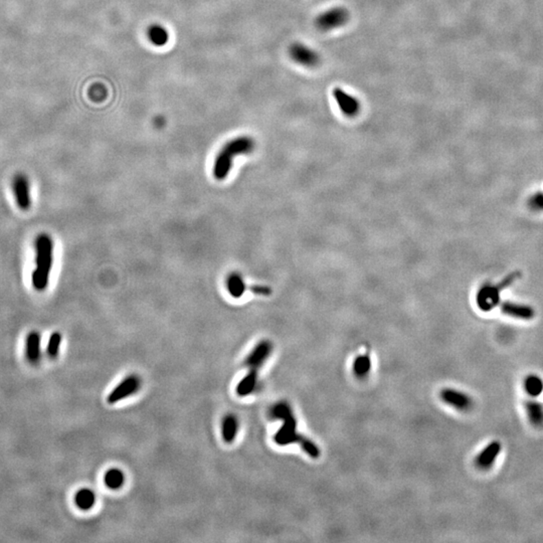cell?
<instances>
[{"label":"cell","instance_id":"obj_7","mask_svg":"<svg viewBox=\"0 0 543 543\" xmlns=\"http://www.w3.org/2000/svg\"><path fill=\"white\" fill-rule=\"evenodd\" d=\"M289 56L296 64L308 68L317 66L320 62L317 51L302 43H292L289 47Z\"/></svg>","mask_w":543,"mask_h":543},{"label":"cell","instance_id":"obj_20","mask_svg":"<svg viewBox=\"0 0 543 543\" xmlns=\"http://www.w3.org/2000/svg\"><path fill=\"white\" fill-rule=\"evenodd\" d=\"M222 438L224 442L233 443L238 434V421L235 415H227L222 421Z\"/></svg>","mask_w":543,"mask_h":543},{"label":"cell","instance_id":"obj_18","mask_svg":"<svg viewBox=\"0 0 543 543\" xmlns=\"http://www.w3.org/2000/svg\"><path fill=\"white\" fill-rule=\"evenodd\" d=\"M525 391L531 397H538L543 393V380L538 374H529L523 382Z\"/></svg>","mask_w":543,"mask_h":543},{"label":"cell","instance_id":"obj_24","mask_svg":"<svg viewBox=\"0 0 543 543\" xmlns=\"http://www.w3.org/2000/svg\"><path fill=\"white\" fill-rule=\"evenodd\" d=\"M62 337L60 332L56 331L49 337V343L47 346V354L49 358H57L60 354V345H62Z\"/></svg>","mask_w":543,"mask_h":543},{"label":"cell","instance_id":"obj_26","mask_svg":"<svg viewBox=\"0 0 543 543\" xmlns=\"http://www.w3.org/2000/svg\"><path fill=\"white\" fill-rule=\"evenodd\" d=\"M253 293L256 294V295L259 296H270L272 294V289L268 286H264V285H254L252 288Z\"/></svg>","mask_w":543,"mask_h":543},{"label":"cell","instance_id":"obj_6","mask_svg":"<svg viewBox=\"0 0 543 543\" xmlns=\"http://www.w3.org/2000/svg\"><path fill=\"white\" fill-rule=\"evenodd\" d=\"M12 192H14L15 203L21 211H29L32 207V196H30V185L29 177L23 173H17L12 181Z\"/></svg>","mask_w":543,"mask_h":543},{"label":"cell","instance_id":"obj_2","mask_svg":"<svg viewBox=\"0 0 543 543\" xmlns=\"http://www.w3.org/2000/svg\"><path fill=\"white\" fill-rule=\"evenodd\" d=\"M255 146V140L250 136H239L224 144L213 162V174L216 181L226 179L233 168L235 157L250 154L254 151Z\"/></svg>","mask_w":543,"mask_h":543},{"label":"cell","instance_id":"obj_19","mask_svg":"<svg viewBox=\"0 0 543 543\" xmlns=\"http://www.w3.org/2000/svg\"><path fill=\"white\" fill-rule=\"evenodd\" d=\"M96 502V495L90 489H81L76 493L75 503L81 510H90Z\"/></svg>","mask_w":543,"mask_h":543},{"label":"cell","instance_id":"obj_13","mask_svg":"<svg viewBox=\"0 0 543 543\" xmlns=\"http://www.w3.org/2000/svg\"><path fill=\"white\" fill-rule=\"evenodd\" d=\"M501 311L504 314L510 316L514 319L531 320L535 316V310L529 305L519 304V303L505 301L502 303Z\"/></svg>","mask_w":543,"mask_h":543},{"label":"cell","instance_id":"obj_10","mask_svg":"<svg viewBox=\"0 0 543 543\" xmlns=\"http://www.w3.org/2000/svg\"><path fill=\"white\" fill-rule=\"evenodd\" d=\"M140 386V380L137 376H130L118 384L108 397V402L111 404H116L125 397L133 395Z\"/></svg>","mask_w":543,"mask_h":543},{"label":"cell","instance_id":"obj_21","mask_svg":"<svg viewBox=\"0 0 543 543\" xmlns=\"http://www.w3.org/2000/svg\"><path fill=\"white\" fill-rule=\"evenodd\" d=\"M257 380V371H251L240 382L237 393L240 397H246L254 391Z\"/></svg>","mask_w":543,"mask_h":543},{"label":"cell","instance_id":"obj_12","mask_svg":"<svg viewBox=\"0 0 543 543\" xmlns=\"http://www.w3.org/2000/svg\"><path fill=\"white\" fill-rule=\"evenodd\" d=\"M272 349L271 341L262 340L261 343L257 344L256 347L253 349L250 356L246 358V365L251 367L252 371H257V369L265 362L268 356L271 354Z\"/></svg>","mask_w":543,"mask_h":543},{"label":"cell","instance_id":"obj_9","mask_svg":"<svg viewBox=\"0 0 543 543\" xmlns=\"http://www.w3.org/2000/svg\"><path fill=\"white\" fill-rule=\"evenodd\" d=\"M332 94L339 109L345 116L354 118L360 111V103H359L358 99L348 94L343 89L338 88V86L333 89Z\"/></svg>","mask_w":543,"mask_h":543},{"label":"cell","instance_id":"obj_22","mask_svg":"<svg viewBox=\"0 0 543 543\" xmlns=\"http://www.w3.org/2000/svg\"><path fill=\"white\" fill-rule=\"evenodd\" d=\"M371 371V359L367 354L356 356L354 361V372L359 378H365Z\"/></svg>","mask_w":543,"mask_h":543},{"label":"cell","instance_id":"obj_3","mask_svg":"<svg viewBox=\"0 0 543 543\" xmlns=\"http://www.w3.org/2000/svg\"><path fill=\"white\" fill-rule=\"evenodd\" d=\"M53 264V239L47 233H40L36 239V266L32 273V287L36 291H45L49 286Z\"/></svg>","mask_w":543,"mask_h":543},{"label":"cell","instance_id":"obj_17","mask_svg":"<svg viewBox=\"0 0 543 543\" xmlns=\"http://www.w3.org/2000/svg\"><path fill=\"white\" fill-rule=\"evenodd\" d=\"M527 419L533 427H543V404L538 400H529L525 404Z\"/></svg>","mask_w":543,"mask_h":543},{"label":"cell","instance_id":"obj_8","mask_svg":"<svg viewBox=\"0 0 543 543\" xmlns=\"http://www.w3.org/2000/svg\"><path fill=\"white\" fill-rule=\"evenodd\" d=\"M440 397L448 406L461 412H467L473 408V400L470 395L457 389H443L441 391Z\"/></svg>","mask_w":543,"mask_h":543},{"label":"cell","instance_id":"obj_1","mask_svg":"<svg viewBox=\"0 0 543 543\" xmlns=\"http://www.w3.org/2000/svg\"><path fill=\"white\" fill-rule=\"evenodd\" d=\"M272 415L276 419H282L283 426L275 435V442L280 446H287L290 443H299L301 448L306 452L311 458L317 459L320 456V450L315 443L311 442L309 439L297 432V421L294 417L292 408L286 402H279L273 408Z\"/></svg>","mask_w":543,"mask_h":543},{"label":"cell","instance_id":"obj_15","mask_svg":"<svg viewBox=\"0 0 543 543\" xmlns=\"http://www.w3.org/2000/svg\"><path fill=\"white\" fill-rule=\"evenodd\" d=\"M227 289L231 297L235 299L243 297L246 289L243 276L238 272L231 273L227 279Z\"/></svg>","mask_w":543,"mask_h":543},{"label":"cell","instance_id":"obj_5","mask_svg":"<svg viewBox=\"0 0 543 543\" xmlns=\"http://www.w3.org/2000/svg\"><path fill=\"white\" fill-rule=\"evenodd\" d=\"M349 12L344 8H333L318 15L315 19V25L321 32H329L338 29L347 23Z\"/></svg>","mask_w":543,"mask_h":543},{"label":"cell","instance_id":"obj_4","mask_svg":"<svg viewBox=\"0 0 543 543\" xmlns=\"http://www.w3.org/2000/svg\"><path fill=\"white\" fill-rule=\"evenodd\" d=\"M520 277V273L514 272L509 276L505 277L500 283L497 284H484L480 288L476 296V304L478 308L483 312H489L496 308L500 303L501 292L505 288L509 287L516 279Z\"/></svg>","mask_w":543,"mask_h":543},{"label":"cell","instance_id":"obj_25","mask_svg":"<svg viewBox=\"0 0 543 543\" xmlns=\"http://www.w3.org/2000/svg\"><path fill=\"white\" fill-rule=\"evenodd\" d=\"M527 205L531 211H536V213L543 211V192H536V194H532L527 200Z\"/></svg>","mask_w":543,"mask_h":543},{"label":"cell","instance_id":"obj_23","mask_svg":"<svg viewBox=\"0 0 543 543\" xmlns=\"http://www.w3.org/2000/svg\"><path fill=\"white\" fill-rule=\"evenodd\" d=\"M124 474L119 469H110L104 476V482H105L106 486L108 488L113 489V490L121 488L124 484Z\"/></svg>","mask_w":543,"mask_h":543},{"label":"cell","instance_id":"obj_11","mask_svg":"<svg viewBox=\"0 0 543 543\" xmlns=\"http://www.w3.org/2000/svg\"><path fill=\"white\" fill-rule=\"evenodd\" d=\"M502 451V445L498 441H493L480 452L476 458V466L481 470H488L494 465Z\"/></svg>","mask_w":543,"mask_h":543},{"label":"cell","instance_id":"obj_14","mask_svg":"<svg viewBox=\"0 0 543 543\" xmlns=\"http://www.w3.org/2000/svg\"><path fill=\"white\" fill-rule=\"evenodd\" d=\"M25 356L30 365H38L42 358V336L38 331H30L25 341Z\"/></svg>","mask_w":543,"mask_h":543},{"label":"cell","instance_id":"obj_16","mask_svg":"<svg viewBox=\"0 0 543 543\" xmlns=\"http://www.w3.org/2000/svg\"><path fill=\"white\" fill-rule=\"evenodd\" d=\"M147 36L148 40L155 47H164L170 41V32L159 23H153L149 25L147 30Z\"/></svg>","mask_w":543,"mask_h":543}]
</instances>
